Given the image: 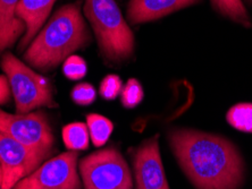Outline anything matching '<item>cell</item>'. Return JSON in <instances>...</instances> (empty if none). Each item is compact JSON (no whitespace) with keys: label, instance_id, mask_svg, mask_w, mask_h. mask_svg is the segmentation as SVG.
<instances>
[{"label":"cell","instance_id":"6da1fadb","mask_svg":"<svg viewBox=\"0 0 252 189\" xmlns=\"http://www.w3.org/2000/svg\"><path fill=\"white\" fill-rule=\"evenodd\" d=\"M168 139L181 168L196 189L241 187L244 164L228 139L192 129H173Z\"/></svg>","mask_w":252,"mask_h":189},{"label":"cell","instance_id":"7a4b0ae2","mask_svg":"<svg viewBox=\"0 0 252 189\" xmlns=\"http://www.w3.org/2000/svg\"><path fill=\"white\" fill-rule=\"evenodd\" d=\"M79 3L61 7L29 44L24 59L31 67L42 72L55 69L91 42Z\"/></svg>","mask_w":252,"mask_h":189},{"label":"cell","instance_id":"3957f363","mask_svg":"<svg viewBox=\"0 0 252 189\" xmlns=\"http://www.w3.org/2000/svg\"><path fill=\"white\" fill-rule=\"evenodd\" d=\"M84 14L107 60L120 62L131 57L134 36L115 0H85Z\"/></svg>","mask_w":252,"mask_h":189},{"label":"cell","instance_id":"277c9868","mask_svg":"<svg viewBox=\"0 0 252 189\" xmlns=\"http://www.w3.org/2000/svg\"><path fill=\"white\" fill-rule=\"evenodd\" d=\"M1 68L8 80L17 113H28L42 107L57 108L53 87L46 77L30 68L10 53L3 54Z\"/></svg>","mask_w":252,"mask_h":189},{"label":"cell","instance_id":"5b68a950","mask_svg":"<svg viewBox=\"0 0 252 189\" xmlns=\"http://www.w3.org/2000/svg\"><path fill=\"white\" fill-rule=\"evenodd\" d=\"M80 172L85 189H133L127 163L115 147L99 150L82 159Z\"/></svg>","mask_w":252,"mask_h":189},{"label":"cell","instance_id":"8992f818","mask_svg":"<svg viewBox=\"0 0 252 189\" xmlns=\"http://www.w3.org/2000/svg\"><path fill=\"white\" fill-rule=\"evenodd\" d=\"M0 133L33 150L53 153L55 136L43 111L13 114L0 110Z\"/></svg>","mask_w":252,"mask_h":189},{"label":"cell","instance_id":"52a82bcc","mask_svg":"<svg viewBox=\"0 0 252 189\" xmlns=\"http://www.w3.org/2000/svg\"><path fill=\"white\" fill-rule=\"evenodd\" d=\"M13 189H82L77 173V153L72 151L50 159Z\"/></svg>","mask_w":252,"mask_h":189},{"label":"cell","instance_id":"ba28073f","mask_svg":"<svg viewBox=\"0 0 252 189\" xmlns=\"http://www.w3.org/2000/svg\"><path fill=\"white\" fill-rule=\"evenodd\" d=\"M50 154L33 150L0 133V163L2 169L1 189L15 185L36 170Z\"/></svg>","mask_w":252,"mask_h":189},{"label":"cell","instance_id":"9c48e42d","mask_svg":"<svg viewBox=\"0 0 252 189\" xmlns=\"http://www.w3.org/2000/svg\"><path fill=\"white\" fill-rule=\"evenodd\" d=\"M136 189H169L159 152L158 136L148 139L133 154Z\"/></svg>","mask_w":252,"mask_h":189},{"label":"cell","instance_id":"30bf717a","mask_svg":"<svg viewBox=\"0 0 252 189\" xmlns=\"http://www.w3.org/2000/svg\"><path fill=\"white\" fill-rule=\"evenodd\" d=\"M198 1L199 0H131L128 3L127 17L132 24L147 23Z\"/></svg>","mask_w":252,"mask_h":189},{"label":"cell","instance_id":"8fae6325","mask_svg":"<svg viewBox=\"0 0 252 189\" xmlns=\"http://www.w3.org/2000/svg\"><path fill=\"white\" fill-rule=\"evenodd\" d=\"M56 0H20L16 9V16L23 22L27 27V31L21 40L20 49H25L40 32Z\"/></svg>","mask_w":252,"mask_h":189},{"label":"cell","instance_id":"7c38bea8","mask_svg":"<svg viewBox=\"0 0 252 189\" xmlns=\"http://www.w3.org/2000/svg\"><path fill=\"white\" fill-rule=\"evenodd\" d=\"M18 2L20 0H0V54L27 31L25 24L16 16Z\"/></svg>","mask_w":252,"mask_h":189},{"label":"cell","instance_id":"4fadbf2b","mask_svg":"<svg viewBox=\"0 0 252 189\" xmlns=\"http://www.w3.org/2000/svg\"><path fill=\"white\" fill-rule=\"evenodd\" d=\"M87 126L90 138L95 147H101L107 143L114 131V125L108 118L97 113L87 116Z\"/></svg>","mask_w":252,"mask_h":189},{"label":"cell","instance_id":"5bb4252c","mask_svg":"<svg viewBox=\"0 0 252 189\" xmlns=\"http://www.w3.org/2000/svg\"><path fill=\"white\" fill-rule=\"evenodd\" d=\"M63 140L70 151H84L89 147L90 134L88 126L83 122H73L63 128Z\"/></svg>","mask_w":252,"mask_h":189},{"label":"cell","instance_id":"9a60e30c","mask_svg":"<svg viewBox=\"0 0 252 189\" xmlns=\"http://www.w3.org/2000/svg\"><path fill=\"white\" fill-rule=\"evenodd\" d=\"M215 9L243 27H251L250 17L242 0H210Z\"/></svg>","mask_w":252,"mask_h":189},{"label":"cell","instance_id":"2e32d148","mask_svg":"<svg viewBox=\"0 0 252 189\" xmlns=\"http://www.w3.org/2000/svg\"><path fill=\"white\" fill-rule=\"evenodd\" d=\"M226 120L233 128L252 134V103H239L226 113Z\"/></svg>","mask_w":252,"mask_h":189},{"label":"cell","instance_id":"e0dca14e","mask_svg":"<svg viewBox=\"0 0 252 189\" xmlns=\"http://www.w3.org/2000/svg\"><path fill=\"white\" fill-rule=\"evenodd\" d=\"M144 98L142 85L135 79L127 81L121 92V101L124 108L133 109L139 106Z\"/></svg>","mask_w":252,"mask_h":189},{"label":"cell","instance_id":"ac0fdd59","mask_svg":"<svg viewBox=\"0 0 252 189\" xmlns=\"http://www.w3.org/2000/svg\"><path fill=\"white\" fill-rule=\"evenodd\" d=\"M88 66L84 59L80 55L72 54L63 64V73L68 80L79 81L87 75Z\"/></svg>","mask_w":252,"mask_h":189},{"label":"cell","instance_id":"d6986e66","mask_svg":"<svg viewBox=\"0 0 252 189\" xmlns=\"http://www.w3.org/2000/svg\"><path fill=\"white\" fill-rule=\"evenodd\" d=\"M72 101L77 106L87 107L92 105L97 98V91L90 83H80L73 87L70 92Z\"/></svg>","mask_w":252,"mask_h":189},{"label":"cell","instance_id":"ffe728a7","mask_svg":"<svg viewBox=\"0 0 252 189\" xmlns=\"http://www.w3.org/2000/svg\"><path fill=\"white\" fill-rule=\"evenodd\" d=\"M122 88H123V84L120 76L110 74L101 81L99 92L105 100H115L121 94Z\"/></svg>","mask_w":252,"mask_h":189},{"label":"cell","instance_id":"44dd1931","mask_svg":"<svg viewBox=\"0 0 252 189\" xmlns=\"http://www.w3.org/2000/svg\"><path fill=\"white\" fill-rule=\"evenodd\" d=\"M10 95H12V91H10L8 80L6 75H0V106L9 102Z\"/></svg>","mask_w":252,"mask_h":189},{"label":"cell","instance_id":"7402d4cb","mask_svg":"<svg viewBox=\"0 0 252 189\" xmlns=\"http://www.w3.org/2000/svg\"><path fill=\"white\" fill-rule=\"evenodd\" d=\"M2 185V169H1V163H0V188Z\"/></svg>","mask_w":252,"mask_h":189},{"label":"cell","instance_id":"603a6c76","mask_svg":"<svg viewBox=\"0 0 252 189\" xmlns=\"http://www.w3.org/2000/svg\"><path fill=\"white\" fill-rule=\"evenodd\" d=\"M249 2H250V3H252V0H249Z\"/></svg>","mask_w":252,"mask_h":189}]
</instances>
